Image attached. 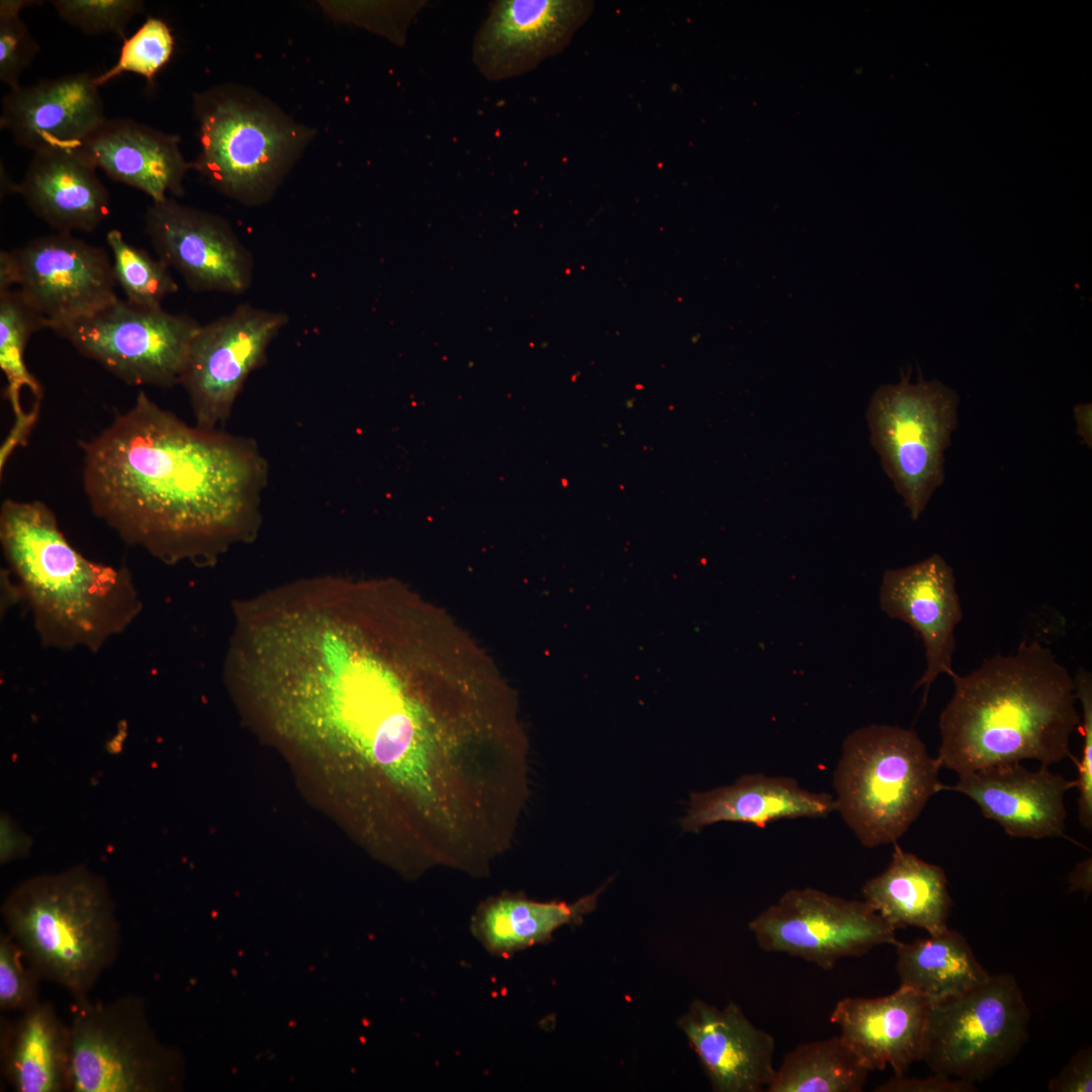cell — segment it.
Segmentation results:
<instances>
[{
    "label": "cell",
    "instance_id": "10",
    "mask_svg": "<svg viewBox=\"0 0 1092 1092\" xmlns=\"http://www.w3.org/2000/svg\"><path fill=\"white\" fill-rule=\"evenodd\" d=\"M1030 1012L1010 974L930 1005L922 1060L937 1074L972 1083L1008 1065L1028 1038Z\"/></svg>",
    "mask_w": 1092,
    "mask_h": 1092
},
{
    "label": "cell",
    "instance_id": "41",
    "mask_svg": "<svg viewBox=\"0 0 1092 1092\" xmlns=\"http://www.w3.org/2000/svg\"><path fill=\"white\" fill-rule=\"evenodd\" d=\"M1069 892L1082 890L1089 895L1092 890V866L1091 858L1078 862L1068 878Z\"/></svg>",
    "mask_w": 1092,
    "mask_h": 1092
},
{
    "label": "cell",
    "instance_id": "30",
    "mask_svg": "<svg viewBox=\"0 0 1092 1092\" xmlns=\"http://www.w3.org/2000/svg\"><path fill=\"white\" fill-rule=\"evenodd\" d=\"M43 329L37 314L16 289L0 290V366L7 379L6 396L14 414L8 439L13 444H25L37 416L26 414L20 393L27 388L39 399L40 386L28 371L24 352L30 336Z\"/></svg>",
    "mask_w": 1092,
    "mask_h": 1092
},
{
    "label": "cell",
    "instance_id": "13",
    "mask_svg": "<svg viewBox=\"0 0 1092 1092\" xmlns=\"http://www.w3.org/2000/svg\"><path fill=\"white\" fill-rule=\"evenodd\" d=\"M759 947L801 958L824 970L847 957L898 942L891 926L867 901L812 889H792L749 922Z\"/></svg>",
    "mask_w": 1092,
    "mask_h": 1092
},
{
    "label": "cell",
    "instance_id": "16",
    "mask_svg": "<svg viewBox=\"0 0 1092 1092\" xmlns=\"http://www.w3.org/2000/svg\"><path fill=\"white\" fill-rule=\"evenodd\" d=\"M589 9L581 0L490 2L473 38V64L490 81L527 73L567 46Z\"/></svg>",
    "mask_w": 1092,
    "mask_h": 1092
},
{
    "label": "cell",
    "instance_id": "37",
    "mask_svg": "<svg viewBox=\"0 0 1092 1092\" xmlns=\"http://www.w3.org/2000/svg\"><path fill=\"white\" fill-rule=\"evenodd\" d=\"M426 1L347 4L349 19L401 44L406 30Z\"/></svg>",
    "mask_w": 1092,
    "mask_h": 1092
},
{
    "label": "cell",
    "instance_id": "23",
    "mask_svg": "<svg viewBox=\"0 0 1092 1092\" xmlns=\"http://www.w3.org/2000/svg\"><path fill=\"white\" fill-rule=\"evenodd\" d=\"M16 192L60 233L93 232L110 211L108 190L77 149L35 152Z\"/></svg>",
    "mask_w": 1092,
    "mask_h": 1092
},
{
    "label": "cell",
    "instance_id": "12",
    "mask_svg": "<svg viewBox=\"0 0 1092 1092\" xmlns=\"http://www.w3.org/2000/svg\"><path fill=\"white\" fill-rule=\"evenodd\" d=\"M201 327L187 314L117 299L57 334L124 382L180 384L193 337Z\"/></svg>",
    "mask_w": 1092,
    "mask_h": 1092
},
{
    "label": "cell",
    "instance_id": "35",
    "mask_svg": "<svg viewBox=\"0 0 1092 1092\" xmlns=\"http://www.w3.org/2000/svg\"><path fill=\"white\" fill-rule=\"evenodd\" d=\"M41 978L7 932L0 935V1009L23 1012L39 1002Z\"/></svg>",
    "mask_w": 1092,
    "mask_h": 1092
},
{
    "label": "cell",
    "instance_id": "20",
    "mask_svg": "<svg viewBox=\"0 0 1092 1092\" xmlns=\"http://www.w3.org/2000/svg\"><path fill=\"white\" fill-rule=\"evenodd\" d=\"M678 1025L718 1092H759L775 1074V1038L757 1028L740 1007L718 1009L695 1000Z\"/></svg>",
    "mask_w": 1092,
    "mask_h": 1092
},
{
    "label": "cell",
    "instance_id": "40",
    "mask_svg": "<svg viewBox=\"0 0 1092 1092\" xmlns=\"http://www.w3.org/2000/svg\"><path fill=\"white\" fill-rule=\"evenodd\" d=\"M29 849L28 838L7 816L1 819L0 859L7 863L21 858Z\"/></svg>",
    "mask_w": 1092,
    "mask_h": 1092
},
{
    "label": "cell",
    "instance_id": "8",
    "mask_svg": "<svg viewBox=\"0 0 1092 1092\" xmlns=\"http://www.w3.org/2000/svg\"><path fill=\"white\" fill-rule=\"evenodd\" d=\"M911 370L895 384L880 386L867 410L870 442L882 467L918 520L945 478V452L959 423V395L939 380Z\"/></svg>",
    "mask_w": 1092,
    "mask_h": 1092
},
{
    "label": "cell",
    "instance_id": "2",
    "mask_svg": "<svg viewBox=\"0 0 1092 1092\" xmlns=\"http://www.w3.org/2000/svg\"><path fill=\"white\" fill-rule=\"evenodd\" d=\"M82 446L94 514L165 563L212 564L258 532L268 466L251 439L190 427L141 391Z\"/></svg>",
    "mask_w": 1092,
    "mask_h": 1092
},
{
    "label": "cell",
    "instance_id": "39",
    "mask_svg": "<svg viewBox=\"0 0 1092 1092\" xmlns=\"http://www.w3.org/2000/svg\"><path fill=\"white\" fill-rule=\"evenodd\" d=\"M1052 1092H1090L1092 1090V1049L1079 1050L1061 1072L1052 1078Z\"/></svg>",
    "mask_w": 1092,
    "mask_h": 1092
},
{
    "label": "cell",
    "instance_id": "17",
    "mask_svg": "<svg viewBox=\"0 0 1092 1092\" xmlns=\"http://www.w3.org/2000/svg\"><path fill=\"white\" fill-rule=\"evenodd\" d=\"M880 606L893 619L910 625L921 637L926 666L916 682L924 687L925 704L931 684L940 674L951 677L954 629L963 619L953 569L939 554L908 566L885 571Z\"/></svg>",
    "mask_w": 1092,
    "mask_h": 1092
},
{
    "label": "cell",
    "instance_id": "25",
    "mask_svg": "<svg viewBox=\"0 0 1092 1092\" xmlns=\"http://www.w3.org/2000/svg\"><path fill=\"white\" fill-rule=\"evenodd\" d=\"M1 1070L17 1092L71 1091V1032L49 1002L2 1020Z\"/></svg>",
    "mask_w": 1092,
    "mask_h": 1092
},
{
    "label": "cell",
    "instance_id": "28",
    "mask_svg": "<svg viewBox=\"0 0 1092 1092\" xmlns=\"http://www.w3.org/2000/svg\"><path fill=\"white\" fill-rule=\"evenodd\" d=\"M895 946L900 986L912 989L931 1004L959 996L990 976L967 939L949 928L910 943L898 941Z\"/></svg>",
    "mask_w": 1092,
    "mask_h": 1092
},
{
    "label": "cell",
    "instance_id": "34",
    "mask_svg": "<svg viewBox=\"0 0 1092 1092\" xmlns=\"http://www.w3.org/2000/svg\"><path fill=\"white\" fill-rule=\"evenodd\" d=\"M60 18L87 34L113 33L122 40L129 21L145 9L141 0H54Z\"/></svg>",
    "mask_w": 1092,
    "mask_h": 1092
},
{
    "label": "cell",
    "instance_id": "7",
    "mask_svg": "<svg viewBox=\"0 0 1092 1092\" xmlns=\"http://www.w3.org/2000/svg\"><path fill=\"white\" fill-rule=\"evenodd\" d=\"M193 108L200 152L192 167L246 204L273 194L308 136L271 105L230 85L196 93Z\"/></svg>",
    "mask_w": 1092,
    "mask_h": 1092
},
{
    "label": "cell",
    "instance_id": "14",
    "mask_svg": "<svg viewBox=\"0 0 1092 1092\" xmlns=\"http://www.w3.org/2000/svg\"><path fill=\"white\" fill-rule=\"evenodd\" d=\"M287 322L283 312L244 303L199 328L180 379L197 427L218 430L224 425L248 376L265 362L269 345Z\"/></svg>",
    "mask_w": 1092,
    "mask_h": 1092
},
{
    "label": "cell",
    "instance_id": "24",
    "mask_svg": "<svg viewBox=\"0 0 1092 1092\" xmlns=\"http://www.w3.org/2000/svg\"><path fill=\"white\" fill-rule=\"evenodd\" d=\"M836 811L835 798L814 793L791 778L745 775L733 785L691 795L681 827L699 832L718 822H740L759 828L781 819L825 817Z\"/></svg>",
    "mask_w": 1092,
    "mask_h": 1092
},
{
    "label": "cell",
    "instance_id": "5",
    "mask_svg": "<svg viewBox=\"0 0 1092 1092\" xmlns=\"http://www.w3.org/2000/svg\"><path fill=\"white\" fill-rule=\"evenodd\" d=\"M1 913L6 932L41 979L83 1003L117 959L120 926L105 881L84 867L18 884Z\"/></svg>",
    "mask_w": 1092,
    "mask_h": 1092
},
{
    "label": "cell",
    "instance_id": "31",
    "mask_svg": "<svg viewBox=\"0 0 1092 1092\" xmlns=\"http://www.w3.org/2000/svg\"><path fill=\"white\" fill-rule=\"evenodd\" d=\"M116 283L126 301L146 308H160L168 295L178 290L170 268L145 250L129 244L118 230L106 234Z\"/></svg>",
    "mask_w": 1092,
    "mask_h": 1092
},
{
    "label": "cell",
    "instance_id": "1",
    "mask_svg": "<svg viewBox=\"0 0 1092 1092\" xmlns=\"http://www.w3.org/2000/svg\"><path fill=\"white\" fill-rule=\"evenodd\" d=\"M239 671L279 730L339 750L361 797L430 809L470 771L463 724L410 689L327 583L299 585L273 602L245 639Z\"/></svg>",
    "mask_w": 1092,
    "mask_h": 1092
},
{
    "label": "cell",
    "instance_id": "38",
    "mask_svg": "<svg viewBox=\"0 0 1092 1092\" xmlns=\"http://www.w3.org/2000/svg\"><path fill=\"white\" fill-rule=\"evenodd\" d=\"M975 1090L972 1082L937 1073L925 1079L895 1074L875 1089L877 1092H973Z\"/></svg>",
    "mask_w": 1092,
    "mask_h": 1092
},
{
    "label": "cell",
    "instance_id": "22",
    "mask_svg": "<svg viewBox=\"0 0 1092 1092\" xmlns=\"http://www.w3.org/2000/svg\"><path fill=\"white\" fill-rule=\"evenodd\" d=\"M77 150L96 169L145 192L153 202L164 201L168 192L182 196L192 167L177 135L128 118H107Z\"/></svg>",
    "mask_w": 1092,
    "mask_h": 1092
},
{
    "label": "cell",
    "instance_id": "33",
    "mask_svg": "<svg viewBox=\"0 0 1092 1092\" xmlns=\"http://www.w3.org/2000/svg\"><path fill=\"white\" fill-rule=\"evenodd\" d=\"M38 1H0V80L11 89L20 86L19 77L39 53V44L20 18V11Z\"/></svg>",
    "mask_w": 1092,
    "mask_h": 1092
},
{
    "label": "cell",
    "instance_id": "21",
    "mask_svg": "<svg viewBox=\"0 0 1092 1092\" xmlns=\"http://www.w3.org/2000/svg\"><path fill=\"white\" fill-rule=\"evenodd\" d=\"M930 1005L922 995L900 986L883 997L841 999L830 1021L840 1027L842 1039L870 1071L891 1066L901 1075L922 1060Z\"/></svg>",
    "mask_w": 1092,
    "mask_h": 1092
},
{
    "label": "cell",
    "instance_id": "18",
    "mask_svg": "<svg viewBox=\"0 0 1092 1092\" xmlns=\"http://www.w3.org/2000/svg\"><path fill=\"white\" fill-rule=\"evenodd\" d=\"M958 777L956 784L942 785L941 791L969 797L1008 835L1032 839L1065 836V795L1076 787L1075 781L1050 771L1048 766L1030 770L1020 762L991 765Z\"/></svg>",
    "mask_w": 1092,
    "mask_h": 1092
},
{
    "label": "cell",
    "instance_id": "32",
    "mask_svg": "<svg viewBox=\"0 0 1092 1092\" xmlns=\"http://www.w3.org/2000/svg\"><path fill=\"white\" fill-rule=\"evenodd\" d=\"M174 52V37L168 24L159 17H148L139 29L123 39L117 62L95 76L98 87L123 73H134L152 83L167 65Z\"/></svg>",
    "mask_w": 1092,
    "mask_h": 1092
},
{
    "label": "cell",
    "instance_id": "27",
    "mask_svg": "<svg viewBox=\"0 0 1092 1092\" xmlns=\"http://www.w3.org/2000/svg\"><path fill=\"white\" fill-rule=\"evenodd\" d=\"M599 894L596 891L573 903L539 902L514 894L491 897L477 908L471 930L487 951L508 957L549 940L563 925L580 921L596 907Z\"/></svg>",
    "mask_w": 1092,
    "mask_h": 1092
},
{
    "label": "cell",
    "instance_id": "11",
    "mask_svg": "<svg viewBox=\"0 0 1092 1092\" xmlns=\"http://www.w3.org/2000/svg\"><path fill=\"white\" fill-rule=\"evenodd\" d=\"M116 285L108 254L70 233L0 253V290L15 286L43 329L56 333L116 301Z\"/></svg>",
    "mask_w": 1092,
    "mask_h": 1092
},
{
    "label": "cell",
    "instance_id": "3",
    "mask_svg": "<svg viewBox=\"0 0 1092 1092\" xmlns=\"http://www.w3.org/2000/svg\"><path fill=\"white\" fill-rule=\"evenodd\" d=\"M939 716L940 767L958 775L1033 759L1049 766L1073 758L1079 728L1074 677L1049 647L1023 640L966 675Z\"/></svg>",
    "mask_w": 1092,
    "mask_h": 1092
},
{
    "label": "cell",
    "instance_id": "4",
    "mask_svg": "<svg viewBox=\"0 0 1092 1092\" xmlns=\"http://www.w3.org/2000/svg\"><path fill=\"white\" fill-rule=\"evenodd\" d=\"M0 540L44 647L97 651L140 614L128 570L81 555L42 503L5 500Z\"/></svg>",
    "mask_w": 1092,
    "mask_h": 1092
},
{
    "label": "cell",
    "instance_id": "6",
    "mask_svg": "<svg viewBox=\"0 0 1092 1092\" xmlns=\"http://www.w3.org/2000/svg\"><path fill=\"white\" fill-rule=\"evenodd\" d=\"M940 765L912 729L851 732L833 772L836 811L866 847L895 843L941 791Z\"/></svg>",
    "mask_w": 1092,
    "mask_h": 1092
},
{
    "label": "cell",
    "instance_id": "29",
    "mask_svg": "<svg viewBox=\"0 0 1092 1092\" xmlns=\"http://www.w3.org/2000/svg\"><path fill=\"white\" fill-rule=\"evenodd\" d=\"M870 1072L839 1035L802 1043L786 1054L764 1091L859 1092Z\"/></svg>",
    "mask_w": 1092,
    "mask_h": 1092
},
{
    "label": "cell",
    "instance_id": "19",
    "mask_svg": "<svg viewBox=\"0 0 1092 1092\" xmlns=\"http://www.w3.org/2000/svg\"><path fill=\"white\" fill-rule=\"evenodd\" d=\"M95 76L78 73L10 89L0 127L35 152L78 149L107 119Z\"/></svg>",
    "mask_w": 1092,
    "mask_h": 1092
},
{
    "label": "cell",
    "instance_id": "9",
    "mask_svg": "<svg viewBox=\"0 0 1092 1092\" xmlns=\"http://www.w3.org/2000/svg\"><path fill=\"white\" fill-rule=\"evenodd\" d=\"M70 1024L71 1091L165 1092L177 1083L176 1055L154 1031L144 1000L75 1003Z\"/></svg>",
    "mask_w": 1092,
    "mask_h": 1092
},
{
    "label": "cell",
    "instance_id": "26",
    "mask_svg": "<svg viewBox=\"0 0 1092 1092\" xmlns=\"http://www.w3.org/2000/svg\"><path fill=\"white\" fill-rule=\"evenodd\" d=\"M887 869L862 887L867 901L891 926L944 932L951 907L945 873L893 843Z\"/></svg>",
    "mask_w": 1092,
    "mask_h": 1092
},
{
    "label": "cell",
    "instance_id": "36",
    "mask_svg": "<svg viewBox=\"0 0 1092 1092\" xmlns=\"http://www.w3.org/2000/svg\"><path fill=\"white\" fill-rule=\"evenodd\" d=\"M1076 698L1081 705L1080 725L1083 733L1081 758L1078 761V819L1088 831L1092 829V675L1079 669L1074 676Z\"/></svg>",
    "mask_w": 1092,
    "mask_h": 1092
},
{
    "label": "cell",
    "instance_id": "15",
    "mask_svg": "<svg viewBox=\"0 0 1092 1092\" xmlns=\"http://www.w3.org/2000/svg\"><path fill=\"white\" fill-rule=\"evenodd\" d=\"M145 231L158 255L195 291L240 294L253 280V259L220 216L172 198L153 202Z\"/></svg>",
    "mask_w": 1092,
    "mask_h": 1092
},
{
    "label": "cell",
    "instance_id": "42",
    "mask_svg": "<svg viewBox=\"0 0 1092 1092\" xmlns=\"http://www.w3.org/2000/svg\"><path fill=\"white\" fill-rule=\"evenodd\" d=\"M1073 415L1076 423V433L1082 442L1089 448L1092 447V404L1090 402L1075 405Z\"/></svg>",
    "mask_w": 1092,
    "mask_h": 1092
}]
</instances>
